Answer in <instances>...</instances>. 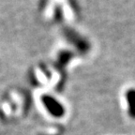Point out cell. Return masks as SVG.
Listing matches in <instances>:
<instances>
[{
    "label": "cell",
    "mask_w": 135,
    "mask_h": 135,
    "mask_svg": "<svg viewBox=\"0 0 135 135\" xmlns=\"http://www.w3.org/2000/svg\"><path fill=\"white\" fill-rule=\"evenodd\" d=\"M64 34H65V37L67 38V40L70 42H71L72 44L78 49L79 51L85 53V52H87L89 50V43L87 42V40H84L82 36H80L73 29L65 28Z\"/></svg>",
    "instance_id": "obj_2"
},
{
    "label": "cell",
    "mask_w": 135,
    "mask_h": 135,
    "mask_svg": "<svg viewBox=\"0 0 135 135\" xmlns=\"http://www.w3.org/2000/svg\"><path fill=\"white\" fill-rule=\"evenodd\" d=\"M42 103L49 112L55 117H62L65 114V108L60 102L54 97L49 95H43L41 98Z\"/></svg>",
    "instance_id": "obj_1"
},
{
    "label": "cell",
    "mask_w": 135,
    "mask_h": 135,
    "mask_svg": "<svg viewBox=\"0 0 135 135\" xmlns=\"http://www.w3.org/2000/svg\"><path fill=\"white\" fill-rule=\"evenodd\" d=\"M126 99L129 104L128 114L131 118H135V89L131 88L126 92Z\"/></svg>",
    "instance_id": "obj_3"
},
{
    "label": "cell",
    "mask_w": 135,
    "mask_h": 135,
    "mask_svg": "<svg viewBox=\"0 0 135 135\" xmlns=\"http://www.w3.org/2000/svg\"><path fill=\"white\" fill-rule=\"evenodd\" d=\"M73 54L71 52H62L61 54H59V62L61 65H66L68 62L70 61V59L72 57Z\"/></svg>",
    "instance_id": "obj_4"
}]
</instances>
